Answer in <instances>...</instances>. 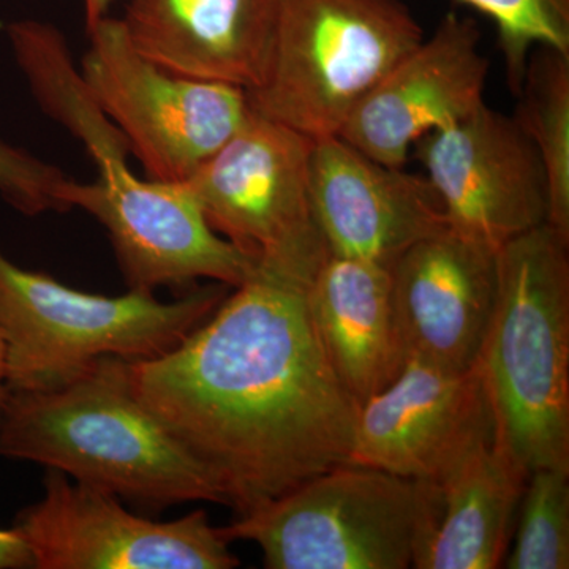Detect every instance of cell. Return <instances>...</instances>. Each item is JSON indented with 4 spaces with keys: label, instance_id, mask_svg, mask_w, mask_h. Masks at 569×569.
I'll list each match as a JSON object with an SVG mask.
<instances>
[{
    "label": "cell",
    "instance_id": "cell-1",
    "mask_svg": "<svg viewBox=\"0 0 569 569\" xmlns=\"http://www.w3.org/2000/svg\"><path fill=\"white\" fill-rule=\"evenodd\" d=\"M305 283L258 266L178 346L130 361L134 391L239 516L346 466L359 403L336 377Z\"/></svg>",
    "mask_w": 569,
    "mask_h": 569
},
{
    "label": "cell",
    "instance_id": "cell-2",
    "mask_svg": "<svg viewBox=\"0 0 569 569\" xmlns=\"http://www.w3.org/2000/svg\"><path fill=\"white\" fill-rule=\"evenodd\" d=\"M0 456L40 463L151 511L223 505L208 471L141 402L130 361L118 356L97 359L62 387L9 391Z\"/></svg>",
    "mask_w": 569,
    "mask_h": 569
},
{
    "label": "cell",
    "instance_id": "cell-3",
    "mask_svg": "<svg viewBox=\"0 0 569 569\" xmlns=\"http://www.w3.org/2000/svg\"><path fill=\"white\" fill-rule=\"evenodd\" d=\"M7 33L41 110L74 134L96 164L93 182L67 181V209L80 208L102 224L126 279L156 282L189 268L203 250L209 228L187 183L133 173L126 137L86 88L58 29L18 21Z\"/></svg>",
    "mask_w": 569,
    "mask_h": 569
},
{
    "label": "cell",
    "instance_id": "cell-4",
    "mask_svg": "<svg viewBox=\"0 0 569 569\" xmlns=\"http://www.w3.org/2000/svg\"><path fill=\"white\" fill-rule=\"evenodd\" d=\"M569 241L550 224L497 250V296L477 365L496 443L527 473L569 471Z\"/></svg>",
    "mask_w": 569,
    "mask_h": 569
},
{
    "label": "cell",
    "instance_id": "cell-5",
    "mask_svg": "<svg viewBox=\"0 0 569 569\" xmlns=\"http://www.w3.org/2000/svg\"><path fill=\"white\" fill-rule=\"evenodd\" d=\"M227 284L194 288L163 302L148 291L104 296L74 290L11 263L0 250V339L9 391L69 383L104 356L156 358L203 323Z\"/></svg>",
    "mask_w": 569,
    "mask_h": 569
},
{
    "label": "cell",
    "instance_id": "cell-6",
    "mask_svg": "<svg viewBox=\"0 0 569 569\" xmlns=\"http://www.w3.org/2000/svg\"><path fill=\"white\" fill-rule=\"evenodd\" d=\"M443 490L377 468L340 466L222 527L269 569H418Z\"/></svg>",
    "mask_w": 569,
    "mask_h": 569
},
{
    "label": "cell",
    "instance_id": "cell-7",
    "mask_svg": "<svg viewBox=\"0 0 569 569\" xmlns=\"http://www.w3.org/2000/svg\"><path fill=\"white\" fill-rule=\"evenodd\" d=\"M425 40L402 0H282L250 107L306 137H337L356 104Z\"/></svg>",
    "mask_w": 569,
    "mask_h": 569
},
{
    "label": "cell",
    "instance_id": "cell-8",
    "mask_svg": "<svg viewBox=\"0 0 569 569\" xmlns=\"http://www.w3.org/2000/svg\"><path fill=\"white\" fill-rule=\"evenodd\" d=\"M312 138L250 112L186 181L206 220L258 266L309 287L331 253L310 193Z\"/></svg>",
    "mask_w": 569,
    "mask_h": 569
},
{
    "label": "cell",
    "instance_id": "cell-9",
    "mask_svg": "<svg viewBox=\"0 0 569 569\" xmlns=\"http://www.w3.org/2000/svg\"><path fill=\"white\" fill-rule=\"evenodd\" d=\"M88 32L82 81L149 179L189 181L249 119L244 89L162 69L134 48L122 20L104 17Z\"/></svg>",
    "mask_w": 569,
    "mask_h": 569
},
{
    "label": "cell",
    "instance_id": "cell-10",
    "mask_svg": "<svg viewBox=\"0 0 569 569\" xmlns=\"http://www.w3.org/2000/svg\"><path fill=\"white\" fill-rule=\"evenodd\" d=\"M39 503L13 527L37 569H231L239 559L203 509L170 522L134 515L121 498L48 468Z\"/></svg>",
    "mask_w": 569,
    "mask_h": 569
},
{
    "label": "cell",
    "instance_id": "cell-11",
    "mask_svg": "<svg viewBox=\"0 0 569 569\" xmlns=\"http://www.w3.org/2000/svg\"><path fill=\"white\" fill-rule=\"evenodd\" d=\"M493 443L496 419L478 365L443 370L408 359L388 388L359 406L348 466L443 488Z\"/></svg>",
    "mask_w": 569,
    "mask_h": 569
},
{
    "label": "cell",
    "instance_id": "cell-12",
    "mask_svg": "<svg viewBox=\"0 0 569 569\" xmlns=\"http://www.w3.org/2000/svg\"><path fill=\"white\" fill-rule=\"evenodd\" d=\"M415 148L452 233L497 252L548 223L545 170L515 118L482 103Z\"/></svg>",
    "mask_w": 569,
    "mask_h": 569
},
{
    "label": "cell",
    "instance_id": "cell-13",
    "mask_svg": "<svg viewBox=\"0 0 569 569\" xmlns=\"http://www.w3.org/2000/svg\"><path fill=\"white\" fill-rule=\"evenodd\" d=\"M479 41L477 22L447 14L356 104L337 137L377 162L402 168L419 140L486 103L489 61Z\"/></svg>",
    "mask_w": 569,
    "mask_h": 569
},
{
    "label": "cell",
    "instance_id": "cell-14",
    "mask_svg": "<svg viewBox=\"0 0 569 569\" xmlns=\"http://www.w3.org/2000/svg\"><path fill=\"white\" fill-rule=\"evenodd\" d=\"M310 193L336 257L391 269L408 247L448 230L429 179L377 162L340 137L313 140Z\"/></svg>",
    "mask_w": 569,
    "mask_h": 569
},
{
    "label": "cell",
    "instance_id": "cell-15",
    "mask_svg": "<svg viewBox=\"0 0 569 569\" xmlns=\"http://www.w3.org/2000/svg\"><path fill=\"white\" fill-rule=\"evenodd\" d=\"M408 359L443 370L477 365L497 296V252L451 230L415 242L391 268Z\"/></svg>",
    "mask_w": 569,
    "mask_h": 569
},
{
    "label": "cell",
    "instance_id": "cell-16",
    "mask_svg": "<svg viewBox=\"0 0 569 569\" xmlns=\"http://www.w3.org/2000/svg\"><path fill=\"white\" fill-rule=\"evenodd\" d=\"M282 0H129L121 18L149 61L252 92L271 63Z\"/></svg>",
    "mask_w": 569,
    "mask_h": 569
},
{
    "label": "cell",
    "instance_id": "cell-17",
    "mask_svg": "<svg viewBox=\"0 0 569 569\" xmlns=\"http://www.w3.org/2000/svg\"><path fill=\"white\" fill-rule=\"evenodd\" d=\"M306 301L329 366L359 406L400 376L408 355L391 269L331 254L307 288Z\"/></svg>",
    "mask_w": 569,
    "mask_h": 569
},
{
    "label": "cell",
    "instance_id": "cell-18",
    "mask_svg": "<svg viewBox=\"0 0 569 569\" xmlns=\"http://www.w3.org/2000/svg\"><path fill=\"white\" fill-rule=\"evenodd\" d=\"M530 473L493 443L443 490V512L418 569H496L511 548Z\"/></svg>",
    "mask_w": 569,
    "mask_h": 569
},
{
    "label": "cell",
    "instance_id": "cell-19",
    "mask_svg": "<svg viewBox=\"0 0 569 569\" xmlns=\"http://www.w3.org/2000/svg\"><path fill=\"white\" fill-rule=\"evenodd\" d=\"M512 118L537 149L549 193L548 224L569 241V56L535 48Z\"/></svg>",
    "mask_w": 569,
    "mask_h": 569
},
{
    "label": "cell",
    "instance_id": "cell-20",
    "mask_svg": "<svg viewBox=\"0 0 569 569\" xmlns=\"http://www.w3.org/2000/svg\"><path fill=\"white\" fill-rule=\"evenodd\" d=\"M512 538L505 568H569L568 470L539 468L530 473Z\"/></svg>",
    "mask_w": 569,
    "mask_h": 569
},
{
    "label": "cell",
    "instance_id": "cell-21",
    "mask_svg": "<svg viewBox=\"0 0 569 569\" xmlns=\"http://www.w3.org/2000/svg\"><path fill=\"white\" fill-rule=\"evenodd\" d=\"M496 24L508 86L518 96L535 48L569 56V0H459Z\"/></svg>",
    "mask_w": 569,
    "mask_h": 569
},
{
    "label": "cell",
    "instance_id": "cell-22",
    "mask_svg": "<svg viewBox=\"0 0 569 569\" xmlns=\"http://www.w3.org/2000/svg\"><path fill=\"white\" fill-rule=\"evenodd\" d=\"M67 178L54 164L0 140V197L24 216L66 212Z\"/></svg>",
    "mask_w": 569,
    "mask_h": 569
},
{
    "label": "cell",
    "instance_id": "cell-23",
    "mask_svg": "<svg viewBox=\"0 0 569 569\" xmlns=\"http://www.w3.org/2000/svg\"><path fill=\"white\" fill-rule=\"evenodd\" d=\"M33 568L31 549L17 527L0 529V569Z\"/></svg>",
    "mask_w": 569,
    "mask_h": 569
},
{
    "label": "cell",
    "instance_id": "cell-24",
    "mask_svg": "<svg viewBox=\"0 0 569 569\" xmlns=\"http://www.w3.org/2000/svg\"><path fill=\"white\" fill-rule=\"evenodd\" d=\"M112 0H84L86 26L91 29L104 17H108Z\"/></svg>",
    "mask_w": 569,
    "mask_h": 569
},
{
    "label": "cell",
    "instance_id": "cell-25",
    "mask_svg": "<svg viewBox=\"0 0 569 569\" xmlns=\"http://www.w3.org/2000/svg\"><path fill=\"white\" fill-rule=\"evenodd\" d=\"M7 396H9V389H7L6 385V370H3V343L2 339H0V411H2Z\"/></svg>",
    "mask_w": 569,
    "mask_h": 569
}]
</instances>
